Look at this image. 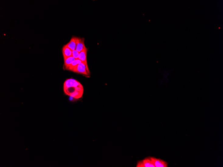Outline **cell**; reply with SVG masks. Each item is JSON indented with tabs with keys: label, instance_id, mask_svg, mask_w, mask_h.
<instances>
[{
	"label": "cell",
	"instance_id": "7",
	"mask_svg": "<svg viewBox=\"0 0 223 167\" xmlns=\"http://www.w3.org/2000/svg\"><path fill=\"white\" fill-rule=\"evenodd\" d=\"M62 53L64 58L72 57V50L67 47V45H65L62 48Z\"/></svg>",
	"mask_w": 223,
	"mask_h": 167
},
{
	"label": "cell",
	"instance_id": "4",
	"mask_svg": "<svg viewBox=\"0 0 223 167\" xmlns=\"http://www.w3.org/2000/svg\"><path fill=\"white\" fill-rule=\"evenodd\" d=\"M136 167H155V166L153 165L150 157H148L138 161Z\"/></svg>",
	"mask_w": 223,
	"mask_h": 167
},
{
	"label": "cell",
	"instance_id": "1",
	"mask_svg": "<svg viewBox=\"0 0 223 167\" xmlns=\"http://www.w3.org/2000/svg\"><path fill=\"white\" fill-rule=\"evenodd\" d=\"M64 90L66 95L78 99L82 97L84 89L81 83L75 79L70 78L66 80L65 82Z\"/></svg>",
	"mask_w": 223,
	"mask_h": 167
},
{
	"label": "cell",
	"instance_id": "10",
	"mask_svg": "<svg viewBox=\"0 0 223 167\" xmlns=\"http://www.w3.org/2000/svg\"><path fill=\"white\" fill-rule=\"evenodd\" d=\"M82 62L79 59L76 60L73 62L72 64L69 66L67 70L72 71L73 69H74L79 64L82 63Z\"/></svg>",
	"mask_w": 223,
	"mask_h": 167
},
{
	"label": "cell",
	"instance_id": "2",
	"mask_svg": "<svg viewBox=\"0 0 223 167\" xmlns=\"http://www.w3.org/2000/svg\"><path fill=\"white\" fill-rule=\"evenodd\" d=\"M87 51L88 49L86 47L81 53H80L78 59L85 65L87 71L89 75H90V72L88 68L87 62Z\"/></svg>",
	"mask_w": 223,
	"mask_h": 167
},
{
	"label": "cell",
	"instance_id": "11",
	"mask_svg": "<svg viewBox=\"0 0 223 167\" xmlns=\"http://www.w3.org/2000/svg\"><path fill=\"white\" fill-rule=\"evenodd\" d=\"M80 53L76 50L72 51V57L76 59H78Z\"/></svg>",
	"mask_w": 223,
	"mask_h": 167
},
{
	"label": "cell",
	"instance_id": "3",
	"mask_svg": "<svg viewBox=\"0 0 223 167\" xmlns=\"http://www.w3.org/2000/svg\"><path fill=\"white\" fill-rule=\"evenodd\" d=\"M72 71L81 74L87 77H89L90 76L89 75L87 71L86 66L82 62L79 64L74 69H73Z\"/></svg>",
	"mask_w": 223,
	"mask_h": 167
},
{
	"label": "cell",
	"instance_id": "5",
	"mask_svg": "<svg viewBox=\"0 0 223 167\" xmlns=\"http://www.w3.org/2000/svg\"><path fill=\"white\" fill-rule=\"evenodd\" d=\"M151 161L155 167H167L168 163L160 159L150 157Z\"/></svg>",
	"mask_w": 223,
	"mask_h": 167
},
{
	"label": "cell",
	"instance_id": "6",
	"mask_svg": "<svg viewBox=\"0 0 223 167\" xmlns=\"http://www.w3.org/2000/svg\"><path fill=\"white\" fill-rule=\"evenodd\" d=\"M76 50L80 53L86 47L84 38L76 37Z\"/></svg>",
	"mask_w": 223,
	"mask_h": 167
},
{
	"label": "cell",
	"instance_id": "9",
	"mask_svg": "<svg viewBox=\"0 0 223 167\" xmlns=\"http://www.w3.org/2000/svg\"><path fill=\"white\" fill-rule=\"evenodd\" d=\"M67 47L72 51L76 50V37H73L70 41L67 44Z\"/></svg>",
	"mask_w": 223,
	"mask_h": 167
},
{
	"label": "cell",
	"instance_id": "8",
	"mask_svg": "<svg viewBox=\"0 0 223 167\" xmlns=\"http://www.w3.org/2000/svg\"><path fill=\"white\" fill-rule=\"evenodd\" d=\"M76 60L73 57H69L68 58H64V67L66 69H68L69 66H70L73 62Z\"/></svg>",
	"mask_w": 223,
	"mask_h": 167
}]
</instances>
